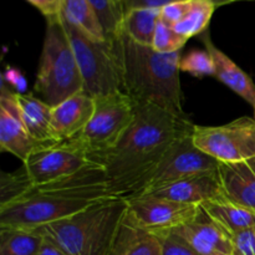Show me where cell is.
Masks as SVG:
<instances>
[{"label": "cell", "instance_id": "2", "mask_svg": "<svg viewBox=\"0 0 255 255\" xmlns=\"http://www.w3.org/2000/svg\"><path fill=\"white\" fill-rule=\"evenodd\" d=\"M119 47L125 94L134 102L186 116L182 109L179 51L162 54L152 46L137 44L124 32L119 36Z\"/></svg>", "mask_w": 255, "mask_h": 255}, {"label": "cell", "instance_id": "31", "mask_svg": "<svg viewBox=\"0 0 255 255\" xmlns=\"http://www.w3.org/2000/svg\"><path fill=\"white\" fill-rule=\"evenodd\" d=\"M1 82H4L10 90L15 92V94L24 95V92L26 91V80L22 76L21 72L19 70L14 69V67H9L6 71L2 74Z\"/></svg>", "mask_w": 255, "mask_h": 255}, {"label": "cell", "instance_id": "26", "mask_svg": "<svg viewBox=\"0 0 255 255\" xmlns=\"http://www.w3.org/2000/svg\"><path fill=\"white\" fill-rule=\"evenodd\" d=\"M187 40L188 39L179 35L173 29V26L159 19L157 22L152 47L162 54H172V52H178L184 46Z\"/></svg>", "mask_w": 255, "mask_h": 255}, {"label": "cell", "instance_id": "12", "mask_svg": "<svg viewBox=\"0 0 255 255\" xmlns=\"http://www.w3.org/2000/svg\"><path fill=\"white\" fill-rule=\"evenodd\" d=\"M0 147L22 163L39 147L25 127L16 94L4 82L0 91Z\"/></svg>", "mask_w": 255, "mask_h": 255}, {"label": "cell", "instance_id": "8", "mask_svg": "<svg viewBox=\"0 0 255 255\" xmlns=\"http://www.w3.org/2000/svg\"><path fill=\"white\" fill-rule=\"evenodd\" d=\"M194 144L219 163L255 158V120L241 117L222 126H194Z\"/></svg>", "mask_w": 255, "mask_h": 255}, {"label": "cell", "instance_id": "23", "mask_svg": "<svg viewBox=\"0 0 255 255\" xmlns=\"http://www.w3.org/2000/svg\"><path fill=\"white\" fill-rule=\"evenodd\" d=\"M61 15L96 40H107L101 22L89 0H62Z\"/></svg>", "mask_w": 255, "mask_h": 255}, {"label": "cell", "instance_id": "20", "mask_svg": "<svg viewBox=\"0 0 255 255\" xmlns=\"http://www.w3.org/2000/svg\"><path fill=\"white\" fill-rule=\"evenodd\" d=\"M112 255H162L158 237L124 221Z\"/></svg>", "mask_w": 255, "mask_h": 255}, {"label": "cell", "instance_id": "34", "mask_svg": "<svg viewBox=\"0 0 255 255\" xmlns=\"http://www.w3.org/2000/svg\"><path fill=\"white\" fill-rule=\"evenodd\" d=\"M37 255H66L61 249L57 246H55L52 242H50L49 239L45 238L44 244H42V248L40 251V253Z\"/></svg>", "mask_w": 255, "mask_h": 255}, {"label": "cell", "instance_id": "1", "mask_svg": "<svg viewBox=\"0 0 255 255\" xmlns=\"http://www.w3.org/2000/svg\"><path fill=\"white\" fill-rule=\"evenodd\" d=\"M196 125L151 104L134 102V119L114 149L102 157L109 193L115 198L138 196L169 149L193 133Z\"/></svg>", "mask_w": 255, "mask_h": 255}, {"label": "cell", "instance_id": "29", "mask_svg": "<svg viewBox=\"0 0 255 255\" xmlns=\"http://www.w3.org/2000/svg\"><path fill=\"white\" fill-rule=\"evenodd\" d=\"M192 5H193V0H179V1L171 2V4L162 7L159 19L171 25V26H174L177 22L184 19V16L191 10Z\"/></svg>", "mask_w": 255, "mask_h": 255}, {"label": "cell", "instance_id": "28", "mask_svg": "<svg viewBox=\"0 0 255 255\" xmlns=\"http://www.w3.org/2000/svg\"><path fill=\"white\" fill-rule=\"evenodd\" d=\"M154 234L161 241L162 255H201L176 232L162 231Z\"/></svg>", "mask_w": 255, "mask_h": 255}, {"label": "cell", "instance_id": "30", "mask_svg": "<svg viewBox=\"0 0 255 255\" xmlns=\"http://www.w3.org/2000/svg\"><path fill=\"white\" fill-rule=\"evenodd\" d=\"M233 255H255V226L232 236Z\"/></svg>", "mask_w": 255, "mask_h": 255}, {"label": "cell", "instance_id": "10", "mask_svg": "<svg viewBox=\"0 0 255 255\" xmlns=\"http://www.w3.org/2000/svg\"><path fill=\"white\" fill-rule=\"evenodd\" d=\"M95 164L79 147L65 141L39 146L22 163L29 186H41L69 178Z\"/></svg>", "mask_w": 255, "mask_h": 255}, {"label": "cell", "instance_id": "5", "mask_svg": "<svg viewBox=\"0 0 255 255\" xmlns=\"http://www.w3.org/2000/svg\"><path fill=\"white\" fill-rule=\"evenodd\" d=\"M59 16L76 57L84 81V91L94 99L124 92L119 37L96 40L65 19L61 12Z\"/></svg>", "mask_w": 255, "mask_h": 255}, {"label": "cell", "instance_id": "27", "mask_svg": "<svg viewBox=\"0 0 255 255\" xmlns=\"http://www.w3.org/2000/svg\"><path fill=\"white\" fill-rule=\"evenodd\" d=\"M179 70L193 75L196 77L214 76V62L208 51L193 50L179 62Z\"/></svg>", "mask_w": 255, "mask_h": 255}, {"label": "cell", "instance_id": "24", "mask_svg": "<svg viewBox=\"0 0 255 255\" xmlns=\"http://www.w3.org/2000/svg\"><path fill=\"white\" fill-rule=\"evenodd\" d=\"M216 7V4L212 0H193V5L188 14L183 20L177 22L173 29L187 39L196 35H202L207 31V26Z\"/></svg>", "mask_w": 255, "mask_h": 255}, {"label": "cell", "instance_id": "3", "mask_svg": "<svg viewBox=\"0 0 255 255\" xmlns=\"http://www.w3.org/2000/svg\"><path fill=\"white\" fill-rule=\"evenodd\" d=\"M127 209V199L112 197L36 229L66 255H112Z\"/></svg>", "mask_w": 255, "mask_h": 255}, {"label": "cell", "instance_id": "36", "mask_svg": "<svg viewBox=\"0 0 255 255\" xmlns=\"http://www.w3.org/2000/svg\"><path fill=\"white\" fill-rule=\"evenodd\" d=\"M254 120H255V106H254Z\"/></svg>", "mask_w": 255, "mask_h": 255}, {"label": "cell", "instance_id": "14", "mask_svg": "<svg viewBox=\"0 0 255 255\" xmlns=\"http://www.w3.org/2000/svg\"><path fill=\"white\" fill-rule=\"evenodd\" d=\"M95 112V99L82 90L52 107L51 131L56 143L69 141L86 127Z\"/></svg>", "mask_w": 255, "mask_h": 255}, {"label": "cell", "instance_id": "35", "mask_svg": "<svg viewBox=\"0 0 255 255\" xmlns=\"http://www.w3.org/2000/svg\"><path fill=\"white\" fill-rule=\"evenodd\" d=\"M212 1L216 4V6H219V5H226V4H229V2H232V1H237V0H212Z\"/></svg>", "mask_w": 255, "mask_h": 255}, {"label": "cell", "instance_id": "18", "mask_svg": "<svg viewBox=\"0 0 255 255\" xmlns=\"http://www.w3.org/2000/svg\"><path fill=\"white\" fill-rule=\"evenodd\" d=\"M204 213L231 236L255 226V212L229 199L226 194L203 202Z\"/></svg>", "mask_w": 255, "mask_h": 255}, {"label": "cell", "instance_id": "4", "mask_svg": "<svg viewBox=\"0 0 255 255\" xmlns=\"http://www.w3.org/2000/svg\"><path fill=\"white\" fill-rule=\"evenodd\" d=\"M46 34L40 57L34 95L55 107L84 90L74 50L59 15L46 17Z\"/></svg>", "mask_w": 255, "mask_h": 255}, {"label": "cell", "instance_id": "21", "mask_svg": "<svg viewBox=\"0 0 255 255\" xmlns=\"http://www.w3.org/2000/svg\"><path fill=\"white\" fill-rule=\"evenodd\" d=\"M44 242L37 229L0 227V255H37Z\"/></svg>", "mask_w": 255, "mask_h": 255}, {"label": "cell", "instance_id": "6", "mask_svg": "<svg viewBox=\"0 0 255 255\" xmlns=\"http://www.w3.org/2000/svg\"><path fill=\"white\" fill-rule=\"evenodd\" d=\"M106 198L112 197L97 192H36L0 207V227L36 229Z\"/></svg>", "mask_w": 255, "mask_h": 255}, {"label": "cell", "instance_id": "7", "mask_svg": "<svg viewBox=\"0 0 255 255\" xmlns=\"http://www.w3.org/2000/svg\"><path fill=\"white\" fill-rule=\"evenodd\" d=\"M133 119L134 101L125 92L97 97L90 122L67 142L79 147L95 164L101 166L102 157L117 146Z\"/></svg>", "mask_w": 255, "mask_h": 255}, {"label": "cell", "instance_id": "32", "mask_svg": "<svg viewBox=\"0 0 255 255\" xmlns=\"http://www.w3.org/2000/svg\"><path fill=\"white\" fill-rule=\"evenodd\" d=\"M179 0H122L125 12L132 9H162L171 2Z\"/></svg>", "mask_w": 255, "mask_h": 255}, {"label": "cell", "instance_id": "19", "mask_svg": "<svg viewBox=\"0 0 255 255\" xmlns=\"http://www.w3.org/2000/svg\"><path fill=\"white\" fill-rule=\"evenodd\" d=\"M16 96L22 121L31 138L39 146L56 143L51 131L52 107L34 94H16Z\"/></svg>", "mask_w": 255, "mask_h": 255}, {"label": "cell", "instance_id": "13", "mask_svg": "<svg viewBox=\"0 0 255 255\" xmlns=\"http://www.w3.org/2000/svg\"><path fill=\"white\" fill-rule=\"evenodd\" d=\"M172 231L182 237L201 255H233L232 236L212 221L202 207L193 221Z\"/></svg>", "mask_w": 255, "mask_h": 255}, {"label": "cell", "instance_id": "17", "mask_svg": "<svg viewBox=\"0 0 255 255\" xmlns=\"http://www.w3.org/2000/svg\"><path fill=\"white\" fill-rule=\"evenodd\" d=\"M202 42L206 50L211 55L214 62V76L228 86L232 91L246 100L249 105L255 106V85L248 74L243 71L236 62L223 51L217 49L216 45L211 40L208 31L201 35Z\"/></svg>", "mask_w": 255, "mask_h": 255}, {"label": "cell", "instance_id": "22", "mask_svg": "<svg viewBox=\"0 0 255 255\" xmlns=\"http://www.w3.org/2000/svg\"><path fill=\"white\" fill-rule=\"evenodd\" d=\"M161 9H132L125 12L122 32L134 42L152 46Z\"/></svg>", "mask_w": 255, "mask_h": 255}, {"label": "cell", "instance_id": "9", "mask_svg": "<svg viewBox=\"0 0 255 255\" xmlns=\"http://www.w3.org/2000/svg\"><path fill=\"white\" fill-rule=\"evenodd\" d=\"M192 134L182 138L169 149L136 197L154 193L181 179L218 169L219 162L201 151L194 144Z\"/></svg>", "mask_w": 255, "mask_h": 255}, {"label": "cell", "instance_id": "25", "mask_svg": "<svg viewBox=\"0 0 255 255\" xmlns=\"http://www.w3.org/2000/svg\"><path fill=\"white\" fill-rule=\"evenodd\" d=\"M101 22L107 39L114 40L122 34L125 9L122 0H89Z\"/></svg>", "mask_w": 255, "mask_h": 255}, {"label": "cell", "instance_id": "33", "mask_svg": "<svg viewBox=\"0 0 255 255\" xmlns=\"http://www.w3.org/2000/svg\"><path fill=\"white\" fill-rule=\"evenodd\" d=\"M46 17L56 16L61 11L62 0H26Z\"/></svg>", "mask_w": 255, "mask_h": 255}, {"label": "cell", "instance_id": "16", "mask_svg": "<svg viewBox=\"0 0 255 255\" xmlns=\"http://www.w3.org/2000/svg\"><path fill=\"white\" fill-rule=\"evenodd\" d=\"M218 174L223 193L255 212V158L238 163H219Z\"/></svg>", "mask_w": 255, "mask_h": 255}, {"label": "cell", "instance_id": "15", "mask_svg": "<svg viewBox=\"0 0 255 255\" xmlns=\"http://www.w3.org/2000/svg\"><path fill=\"white\" fill-rule=\"evenodd\" d=\"M151 194L181 203L201 206L203 202L223 194V188L217 169L181 179Z\"/></svg>", "mask_w": 255, "mask_h": 255}, {"label": "cell", "instance_id": "11", "mask_svg": "<svg viewBox=\"0 0 255 255\" xmlns=\"http://www.w3.org/2000/svg\"><path fill=\"white\" fill-rule=\"evenodd\" d=\"M127 201L128 209L125 221L151 233L178 228L193 221L201 212L198 204L181 203L152 194L134 197Z\"/></svg>", "mask_w": 255, "mask_h": 255}]
</instances>
